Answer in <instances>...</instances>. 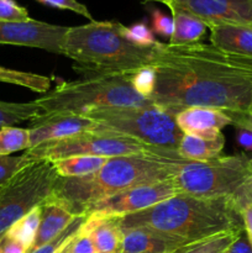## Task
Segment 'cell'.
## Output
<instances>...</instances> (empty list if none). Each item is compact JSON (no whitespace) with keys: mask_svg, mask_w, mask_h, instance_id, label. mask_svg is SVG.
Returning a JSON list of instances; mask_svg holds the SVG:
<instances>
[{"mask_svg":"<svg viewBox=\"0 0 252 253\" xmlns=\"http://www.w3.org/2000/svg\"><path fill=\"white\" fill-rule=\"evenodd\" d=\"M123 231V253H173L179 247L188 245L147 227H131Z\"/></svg>","mask_w":252,"mask_h":253,"instance_id":"cell-15","label":"cell"},{"mask_svg":"<svg viewBox=\"0 0 252 253\" xmlns=\"http://www.w3.org/2000/svg\"><path fill=\"white\" fill-rule=\"evenodd\" d=\"M224 146L225 136L222 132L208 137L183 133L177 151L183 160L202 162L220 156Z\"/></svg>","mask_w":252,"mask_h":253,"instance_id":"cell-19","label":"cell"},{"mask_svg":"<svg viewBox=\"0 0 252 253\" xmlns=\"http://www.w3.org/2000/svg\"><path fill=\"white\" fill-rule=\"evenodd\" d=\"M175 123L185 135L215 136L232 121L224 111L211 108H188L175 115Z\"/></svg>","mask_w":252,"mask_h":253,"instance_id":"cell-14","label":"cell"},{"mask_svg":"<svg viewBox=\"0 0 252 253\" xmlns=\"http://www.w3.org/2000/svg\"><path fill=\"white\" fill-rule=\"evenodd\" d=\"M251 114H252V109H251Z\"/></svg>","mask_w":252,"mask_h":253,"instance_id":"cell-41","label":"cell"},{"mask_svg":"<svg viewBox=\"0 0 252 253\" xmlns=\"http://www.w3.org/2000/svg\"><path fill=\"white\" fill-rule=\"evenodd\" d=\"M63 250L66 253H96L90 236L85 229V222Z\"/></svg>","mask_w":252,"mask_h":253,"instance_id":"cell-29","label":"cell"},{"mask_svg":"<svg viewBox=\"0 0 252 253\" xmlns=\"http://www.w3.org/2000/svg\"><path fill=\"white\" fill-rule=\"evenodd\" d=\"M124 25L118 21H93L68 27L63 56L73 62L79 73L89 76L131 74L153 66L161 42L138 46L126 39Z\"/></svg>","mask_w":252,"mask_h":253,"instance_id":"cell-4","label":"cell"},{"mask_svg":"<svg viewBox=\"0 0 252 253\" xmlns=\"http://www.w3.org/2000/svg\"><path fill=\"white\" fill-rule=\"evenodd\" d=\"M185 162L158 155L111 157L98 172L88 177L58 178L51 198L76 216L84 215L95 203L130 188L174 178Z\"/></svg>","mask_w":252,"mask_h":253,"instance_id":"cell-2","label":"cell"},{"mask_svg":"<svg viewBox=\"0 0 252 253\" xmlns=\"http://www.w3.org/2000/svg\"><path fill=\"white\" fill-rule=\"evenodd\" d=\"M232 200L236 204L237 209L246 204H252V175L246 180L244 185L236 192L234 197H231Z\"/></svg>","mask_w":252,"mask_h":253,"instance_id":"cell-34","label":"cell"},{"mask_svg":"<svg viewBox=\"0 0 252 253\" xmlns=\"http://www.w3.org/2000/svg\"><path fill=\"white\" fill-rule=\"evenodd\" d=\"M236 128L237 143L245 150L252 152V115L240 119L234 123Z\"/></svg>","mask_w":252,"mask_h":253,"instance_id":"cell-33","label":"cell"},{"mask_svg":"<svg viewBox=\"0 0 252 253\" xmlns=\"http://www.w3.org/2000/svg\"><path fill=\"white\" fill-rule=\"evenodd\" d=\"M143 1H146V2H148V1H157V2H165V1H167V0H143Z\"/></svg>","mask_w":252,"mask_h":253,"instance_id":"cell-38","label":"cell"},{"mask_svg":"<svg viewBox=\"0 0 252 253\" xmlns=\"http://www.w3.org/2000/svg\"><path fill=\"white\" fill-rule=\"evenodd\" d=\"M245 155L217 156L208 161H187L173 178L180 194L198 198H230L251 177Z\"/></svg>","mask_w":252,"mask_h":253,"instance_id":"cell-7","label":"cell"},{"mask_svg":"<svg viewBox=\"0 0 252 253\" xmlns=\"http://www.w3.org/2000/svg\"><path fill=\"white\" fill-rule=\"evenodd\" d=\"M36 1L47 5V6L56 7V9L69 10V11H73L76 14L86 17L89 21H93L94 20L88 7L84 4H82V2H79L78 0H36Z\"/></svg>","mask_w":252,"mask_h":253,"instance_id":"cell-32","label":"cell"},{"mask_svg":"<svg viewBox=\"0 0 252 253\" xmlns=\"http://www.w3.org/2000/svg\"><path fill=\"white\" fill-rule=\"evenodd\" d=\"M169 9H180L208 25H252V0H167Z\"/></svg>","mask_w":252,"mask_h":253,"instance_id":"cell-12","label":"cell"},{"mask_svg":"<svg viewBox=\"0 0 252 253\" xmlns=\"http://www.w3.org/2000/svg\"><path fill=\"white\" fill-rule=\"evenodd\" d=\"M58 174L48 160H34L0 187V239L53 193Z\"/></svg>","mask_w":252,"mask_h":253,"instance_id":"cell-9","label":"cell"},{"mask_svg":"<svg viewBox=\"0 0 252 253\" xmlns=\"http://www.w3.org/2000/svg\"><path fill=\"white\" fill-rule=\"evenodd\" d=\"M121 229L147 227L185 244L244 230L241 212L232 198H198L188 194L169 199L135 214L120 217Z\"/></svg>","mask_w":252,"mask_h":253,"instance_id":"cell-3","label":"cell"},{"mask_svg":"<svg viewBox=\"0 0 252 253\" xmlns=\"http://www.w3.org/2000/svg\"><path fill=\"white\" fill-rule=\"evenodd\" d=\"M40 220H41V205L32 209L29 214L15 222L5 235L19 241L22 246L26 247L27 252H29L36 239Z\"/></svg>","mask_w":252,"mask_h":253,"instance_id":"cell-24","label":"cell"},{"mask_svg":"<svg viewBox=\"0 0 252 253\" xmlns=\"http://www.w3.org/2000/svg\"><path fill=\"white\" fill-rule=\"evenodd\" d=\"M225 253H252V245L250 242L245 230L230 245V247L226 250Z\"/></svg>","mask_w":252,"mask_h":253,"instance_id":"cell-35","label":"cell"},{"mask_svg":"<svg viewBox=\"0 0 252 253\" xmlns=\"http://www.w3.org/2000/svg\"><path fill=\"white\" fill-rule=\"evenodd\" d=\"M64 247H66V246H64ZM59 253H66V252H64V250H62V251L59 252Z\"/></svg>","mask_w":252,"mask_h":253,"instance_id":"cell-40","label":"cell"},{"mask_svg":"<svg viewBox=\"0 0 252 253\" xmlns=\"http://www.w3.org/2000/svg\"><path fill=\"white\" fill-rule=\"evenodd\" d=\"M173 19V34L168 43L173 46H187L199 43L207 31L208 25L199 17L180 9H169Z\"/></svg>","mask_w":252,"mask_h":253,"instance_id":"cell-20","label":"cell"},{"mask_svg":"<svg viewBox=\"0 0 252 253\" xmlns=\"http://www.w3.org/2000/svg\"><path fill=\"white\" fill-rule=\"evenodd\" d=\"M249 167H250V170H251V174H252V158H250V161H249Z\"/></svg>","mask_w":252,"mask_h":253,"instance_id":"cell-39","label":"cell"},{"mask_svg":"<svg viewBox=\"0 0 252 253\" xmlns=\"http://www.w3.org/2000/svg\"><path fill=\"white\" fill-rule=\"evenodd\" d=\"M85 229L96 253H123L124 231L119 216L89 215Z\"/></svg>","mask_w":252,"mask_h":253,"instance_id":"cell-16","label":"cell"},{"mask_svg":"<svg viewBox=\"0 0 252 253\" xmlns=\"http://www.w3.org/2000/svg\"><path fill=\"white\" fill-rule=\"evenodd\" d=\"M135 73V72H133ZM43 114H78L93 110L151 105L152 100L135 88L131 74L89 76L62 82L41 98L34 100Z\"/></svg>","mask_w":252,"mask_h":253,"instance_id":"cell-5","label":"cell"},{"mask_svg":"<svg viewBox=\"0 0 252 253\" xmlns=\"http://www.w3.org/2000/svg\"><path fill=\"white\" fill-rule=\"evenodd\" d=\"M151 26L152 31L169 39L173 34V19L158 9H151Z\"/></svg>","mask_w":252,"mask_h":253,"instance_id":"cell-31","label":"cell"},{"mask_svg":"<svg viewBox=\"0 0 252 253\" xmlns=\"http://www.w3.org/2000/svg\"><path fill=\"white\" fill-rule=\"evenodd\" d=\"M178 194L173 178L152 184H143L109 197L91 205L84 215L95 216H119L135 214L150 209L173 195Z\"/></svg>","mask_w":252,"mask_h":253,"instance_id":"cell-10","label":"cell"},{"mask_svg":"<svg viewBox=\"0 0 252 253\" xmlns=\"http://www.w3.org/2000/svg\"><path fill=\"white\" fill-rule=\"evenodd\" d=\"M85 116L96 124V127L128 136L162 152L178 155L183 132L175 123V116L155 104L100 109Z\"/></svg>","mask_w":252,"mask_h":253,"instance_id":"cell-6","label":"cell"},{"mask_svg":"<svg viewBox=\"0 0 252 253\" xmlns=\"http://www.w3.org/2000/svg\"><path fill=\"white\" fill-rule=\"evenodd\" d=\"M68 27L30 19L26 21L0 20V44H12L63 54Z\"/></svg>","mask_w":252,"mask_h":253,"instance_id":"cell-11","label":"cell"},{"mask_svg":"<svg viewBox=\"0 0 252 253\" xmlns=\"http://www.w3.org/2000/svg\"><path fill=\"white\" fill-rule=\"evenodd\" d=\"M24 150H30L29 128L14 126L0 128V156H10Z\"/></svg>","mask_w":252,"mask_h":253,"instance_id":"cell-26","label":"cell"},{"mask_svg":"<svg viewBox=\"0 0 252 253\" xmlns=\"http://www.w3.org/2000/svg\"><path fill=\"white\" fill-rule=\"evenodd\" d=\"M43 114L35 101L31 103H9L0 101V128L14 126L24 121H34Z\"/></svg>","mask_w":252,"mask_h":253,"instance_id":"cell-23","label":"cell"},{"mask_svg":"<svg viewBox=\"0 0 252 253\" xmlns=\"http://www.w3.org/2000/svg\"><path fill=\"white\" fill-rule=\"evenodd\" d=\"M242 231L244 230L225 232V234L216 235V236L209 237V239L202 240V241L192 242V244L179 247L173 253H225L230 245L236 240V237Z\"/></svg>","mask_w":252,"mask_h":253,"instance_id":"cell-25","label":"cell"},{"mask_svg":"<svg viewBox=\"0 0 252 253\" xmlns=\"http://www.w3.org/2000/svg\"><path fill=\"white\" fill-rule=\"evenodd\" d=\"M210 42L229 53L252 58V25H210Z\"/></svg>","mask_w":252,"mask_h":253,"instance_id":"cell-18","label":"cell"},{"mask_svg":"<svg viewBox=\"0 0 252 253\" xmlns=\"http://www.w3.org/2000/svg\"><path fill=\"white\" fill-rule=\"evenodd\" d=\"M108 158L95 156H73L53 161V167L59 178H83L98 172Z\"/></svg>","mask_w":252,"mask_h":253,"instance_id":"cell-21","label":"cell"},{"mask_svg":"<svg viewBox=\"0 0 252 253\" xmlns=\"http://www.w3.org/2000/svg\"><path fill=\"white\" fill-rule=\"evenodd\" d=\"M76 217V215L72 214L63 204L49 197L41 205V220H40L39 230L34 245L29 252L35 251L39 247L46 245L47 242L56 239L73 222Z\"/></svg>","mask_w":252,"mask_h":253,"instance_id":"cell-17","label":"cell"},{"mask_svg":"<svg viewBox=\"0 0 252 253\" xmlns=\"http://www.w3.org/2000/svg\"><path fill=\"white\" fill-rule=\"evenodd\" d=\"M30 19L26 7L17 4L15 0H0V20L26 21Z\"/></svg>","mask_w":252,"mask_h":253,"instance_id":"cell-30","label":"cell"},{"mask_svg":"<svg viewBox=\"0 0 252 253\" xmlns=\"http://www.w3.org/2000/svg\"><path fill=\"white\" fill-rule=\"evenodd\" d=\"M31 123V127H29L30 148L64 140L96 127V124L90 118L78 114H42Z\"/></svg>","mask_w":252,"mask_h":253,"instance_id":"cell-13","label":"cell"},{"mask_svg":"<svg viewBox=\"0 0 252 253\" xmlns=\"http://www.w3.org/2000/svg\"><path fill=\"white\" fill-rule=\"evenodd\" d=\"M0 253H27L26 247L7 235L0 239Z\"/></svg>","mask_w":252,"mask_h":253,"instance_id":"cell-36","label":"cell"},{"mask_svg":"<svg viewBox=\"0 0 252 253\" xmlns=\"http://www.w3.org/2000/svg\"><path fill=\"white\" fill-rule=\"evenodd\" d=\"M25 155L31 160H48L51 162L73 156L111 158L128 155H158L183 160L177 153L162 152L143 145L135 138L99 127L64 140L42 143L37 147L27 150Z\"/></svg>","mask_w":252,"mask_h":253,"instance_id":"cell-8","label":"cell"},{"mask_svg":"<svg viewBox=\"0 0 252 253\" xmlns=\"http://www.w3.org/2000/svg\"><path fill=\"white\" fill-rule=\"evenodd\" d=\"M123 31L126 39L138 46H155L156 43L160 42L155 39L153 31L146 25V22H137L131 26L124 25Z\"/></svg>","mask_w":252,"mask_h":253,"instance_id":"cell-28","label":"cell"},{"mask_svg":"<svg viewBox=\"0 0 252 253\" xmlns=\"http://www.w3.org/2000/svg\"><path fill=\"white\" fill-rule=\"evenodd\" d=\"M151 100L177 115L188 108L224 111L232 124L252 115V58L211 43L173 46L161 42Z\"/></svg>","mask_w":252,"mask_h":253,"instance_id":"cell-1","label":"cell"},{"mask_svg":"<svg viewBox=\"0 0 252 253\" xmlns=\"http://www.w3.org/2000/svg\"><path fill=\"white\" fill-rule=\"evenodd\" d=\"M86 217H88L86 215H78V216L73 220V222H72L62 234H59L56 239H53L52 241L43 245V246L39 247V249H36L35 251H31L29 253H59L64 249V246L73 239L74 235L81 230V227L83 226V224L85 222Z\"/></svg>","mask_w":252,"mask_h":253,"instance_id":"cell-27","label":"cell"},{"mask_svg":"<svg viewBox=\"0 0 252 253\" xmlns=\"http://www.w3.org/2000/svg\"><path fill=\"white\" fill-rule=\"evenodd\" d=\"M0 83L14 84L36 93L46 94L51 90L52 79L51 77L43 74L17 71V69L0 66Z\"/></svg>","mask_w":252,"mask_h":253,"instance_id":"cell-22","label":"cell"},{"mask_svg":"<svg viewBox=\"0 0 252 253\" xmlns=\"http://www.w3.org/2000/svg\"><path fill=\"white\" fill-rule=\"evenodd\" d=\"M239 210L240 212H241L242 222H244V230L252 245V204L242 205Z\"/></svg>","mask_w":252,"mask_h":253,"instance_id":"cell-37","label":"cell"}]
</instances>
